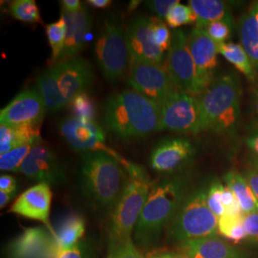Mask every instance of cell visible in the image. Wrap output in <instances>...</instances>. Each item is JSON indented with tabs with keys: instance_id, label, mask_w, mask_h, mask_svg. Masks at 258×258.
<instances>
[{
	"instance_id": "6da1fadb",
	"label": "cell",
	"mask_w": 258,
	"mask_h": 258,
	"mask_svg": "<svg viewBox=\"0 0 258 258\" xmlns=\"http://www.w3.org/2000/svg\"><path fill=\"white\" fill-rule=\"evenodd\" d=\"M105 128L122 141L146 138L159 131L160 106L135 90L109 97L102 110Z\"/></svg>"
},
{
	"instance_id": "7a4b0ae2",
	"label": "cell",
	"mask_w": 258,
	"mask_h": 258,
	"mask_svg": "<svg viewBox=\"0 0 258 258\" xmlns=\"http://www.w3.org/2000/svg\"><path fill=\"white\" fill-rule=\"evenodd\" d=\"M186 179L183 176L164 179L150 188L146 205L134 230L139 249L155 247L185 198Z\"/></svg>"
},
{
	"instance_id": "3957f363",
	"label": "cell",
	"mask_w": 258,
	"mask_h": 258,
	"mask_svg": "<svg viewBox=\"0 0 258 258\" xmlns=\"http://www.w3.org/2000/svg\"><path fill=\"white\" fill-rule=\"evenodd\" d=\"M80 183L83 195L97 211L112 212L128 179L124 167L104 152L82 153Z\"/></svg>"
},
{
	"instance_id": "277c9868",
	"label": "cell",
	"mask_w": 258,
	"mask_h": 258,
	"mask_svg": "<svg viewBox=\"0 0 258 258\" xmlns=\"http://www.w3.org/2000/svg\"><path fill=\"white\" fill-rule=\"evenodd\" d=\"M204 130L231 134L240 116V86L233 75L215 80L198 97Z\"/></svg>"
},
{
	"instance_id": "5b68a950",
	"label": "cell",
	"mask_w": 258,
	"mask_h": 258,
	"mask_svg": "<svg viewBox=\"0 0 258 258\" xmlns=\"http://www.w3.org/2000/svg\"><path fill=\"white\" fill-rule=\"evenodd\" d=\"M128 176L127 184L110 212L109 246L132 239V232L135 230L152 186L147 171L141 166Z\"/></svg>"
},
{
	"instance_id": "8992f818",
	"label": "cell",
	"mask_w": 258,
	"mask_h": 258,
	"mask_svg": "<svg viewBox=\"0 0 258 258\" xmlns=\"http://www.w3.org/2000/svg\"><path fill=\"white\" fill-rule=\"evenodd\" d=\"M207 195L208 189L200 187L185 196L168 226V236L171 241L183 244L219 233L218 218L210 210Z\"/></svg>"
},
{
	"instance_id": "52a82bcc",
	"label": "cell",
	"mask_w": 258,
	"mask_h": 258,
	"mask_svg": "<svg viewBox=\"0 0 258 258\" xmlns=\"http://www.w3.org/2000/svg\"><path fill=\"white\" fill-rule=\"evenodd\" d=\"M95 54L106 80L116 82L124 77L129 67L130 55L126 34L117 19L104 21L96 42Z\"/></svg>"
},
{
	"instance_id": "ba28073f",
	"label": "cell",
	"mask_w": 258,
	"mask_h": 258,
	"mask_svg": "<svg viewBox=\"0 0 258 258\" xmlns=\"http://www.w3.org/2000/svg\"><path fill=\"white\" fill-rule=\"evenodd\" d=\"M128 83L133 90L159 106L179 90L165 64L138 58H130Z\"/></svg>"
},
{
	"instance_id": "9c48e42d",
	"label": "cell",
	"mask_w": 258,
	"mask_h": 258,
	"mask_svg": "<svg viewBox=\"0 0 258 258\" xmlns=\"http://www.w3.org/2000/svg\"><path fill=\"white\" fill-rule=\"evenodd\" d=\"M159 130L181 133L204 131L198 98L181 90L170 95L160 105Z\"/></svg>"
},
{
	"instance_id": "30bf717a",
	"label": "cell",
	"mask_w": 258,
	"mask_h": 258,
	"mask_svg": "<svg viewBox=\"0 0 258 258\" xmlns=\"http://www.w3.org/2000/svg\"><path fill=\"white\" fill-rule=\"evenodd\" d=\"M59 130L67 144L81 154L86 152H104L115 158L125 170L133 165V163H130L105 145V134L96 121L82 120L71 116L59 123Z\"/></svg>"
},
{
	"instance_id": "8fae6325",
	"label": "cell",
	"mask_w": 258,
	"mask_h": 258,
	"mask_svg": "<svg viewBox=\"0 0 258 258\" xmlns=\"http://www.w3.org/2000/svg\"><path fill=\"white\" fill-rule=\"evenodd\" d=\"M164 64L179 90L194 97L202 94L196 66L188 48L187 37L182 30H177L173 33L171 45Z\"/></svg>"
},
{
	"instance_id": "7c38bea8",
	"label": "cell",
	"mask_w": 258,
	"mask_h": 258,
	"mask_svg": "<svg viewBox=\"0 0 258 258\" xmlns=\"http://www.w3.org/2000/svg\"><path fill=\"white\" fill-rule=\"evenodd\" d=\"M46 112V105L39 90L28 88L19 93L1 110L0 123L7 126L41 124Z\"/></svg>"
},
{
	"instance_id": "4fadbf2b",
	"label": "cell",
	"mask_w": 258,
	"mask_h": 258,
	"mask_svg": "<svg viewBox=\"0 0 258 258\" xmlns=\"http://www.w3.org/2000/svg\"><path fill=\"white\" fill-rule=\"evenodd\" d=\"M19 172L38 184L57 185L66 180L64 165L51 148L42 145L32 148Z\"/></svg>"
},
{
	"instance_id": "5bb4252c",
	"label": "cell",
	"mask_w": 258,
	"mask_h": 258,
	"mask_svg": "<svg viewBox=\"0 0 258 258\" xmlns=\"http://www.w3.org/2000/svg\"><path fill=\"white\" fill-rule=\"evenodd\" d=\"M187 43L203 93L214 80L213 74L217 66L218 44L208 35L206 30L198 28H194L187 37Z\"/></svg>"
},
{
	"instance_id": "9a60e30c",
	"label": "cell",
	"mask_w": 258,
	"mask_h": 258,
	"mask_svg": "<svg viewBox=\"0 0 258 258\" xmlns=\"http://www.w3.org/2000/svg\"><path fill=\"white\" fill-rule=\"evenodd\" d=\"M130 58H138L165 63L164 52L153 39V18L138 17L132 21L126 32Z\"/></svg>"
},
{
	"instance_id": "2e32d148",
	"label": "cell",
	"mask_w": 258,
	"mask_h": 258,
	"mask_svg": "<svg viewBox=\"0 0 258 258\" xmlns=\"http://www.w3.org/2000/svg\"><path fill=\"white\" fill-rule=\"evenodd\" d=\"M50 68L55 75L61 92L68 103H70L79 94L85 92V89L92 83L91 66L83 57L77 56L53 65Z\"/></svg>"
},
{
	"instance_id": "e0dca14e",
	"label": "cell",
	"mask_w": 258,
	"mask_h": 258,
	"mask_svg": "<svg viewBox=\"0 0 258 258\" xmlns=\"http://www.w3.org/2000/svg\"><path fill=\"white\" fill-rule=\"evenodd\" d=\"M52 190L49 184L39 183L20 194L13 204L11 212L29 219L42 222L54 236L49 214L52 203Z\"/></svg>"
},
{
	"instance_id": "ac0fdd59",
	"label": "cell",
	"mask_w": 258,
	"mask_h": 258,
	"mask_svg": "<svg viewBox=\"0 0 258 258\" xmlns=\"http://www.w3.org/2000/svg\"><path fill=\"white\" fill-rule=\"evenodd\" d=\"M56 253L53 234L43 228L25 230L8 249L9 258H55Z\"/></svg>"
},
{
	"instance_id": "d6986e66",
	"label": "cell",
	"mask_w": 258,
	"mask_h": 258,
	"mask_svg": "<svg viewBox=\"0 0 258 258\" xmlns=\"http://www.w3.org/2000/svg\"><path fill=\"white\" fill-rule=\"evenodd\" d=\"M194 148L185 138L164 140L158 144L149 157L150 166L158 172H172L194 155Z\"/></svg>"
},
{
	"instance_id": "ffe728a7",
	"label": "cell",
	"mask_w": 258,
	"mask_h": 258,
	"mask_svg": "<svg viewBox=\"0 0 258 258\" xmlns=\"http://www.w3.org/2000/svg\"><path fill=\"white\" fill-rule=\"evenodd\" d=\"M61 17L66 21V39L62 54L57 63L77 57L83 51L86 45L87 35L92 23L91 15L86 7L76 13L61 11Z\"/></svg>"
},
{
	"instance_id": "44dd1931",
	"label": "cell",
	"mask_w": 258,
	"mask_h": 258,
	"mask_svg": "<svg viewBox=\"0 0 258 258\" xmlns=\"http://www.w3.org/2000/svg\"><path fill=\"white\" fill-rule=\"evenodd\" d=\"M180 251L190 258H247L218 235L190 240L180 244Z\"/></svg>"
},
{
	"instance_id": "7402d4cb",
	"label": "cell",
	"mask_w": 258,
	"mask_h": 258,
	"mask_svg": "<svg viewBox=\"0 0 258 258\" xmlns=\"http://www.w3.org/2000/svg\"><path fill=\"white\" fill-rule=\"evenodd\" d=\"M41 124H23L18 126H0V155L6 154L25 145H41Z\"/></svg>"
},
{
	"instance_id": "603a6c76",
	"label": "cell",
	"mask_w": 258,
	"mask_h": 258,
	"mask_svg": "<svg viewBox=\"0 0 258 258\" xmlns=\"http://www.w3.org/2000/svg\"><path fill=\"white\" fill-rule=\"evenodd\" d=\"M188 3L197 17L195 28L206 30L210 24L217 21L226 22L232 26V16L227 2L220 0H190Z\"/></svg>"
},
{
	"instance_id": "cb8c5ba5",
	"label": "cell",
	"mask_w": 258,
	"mask_h": 258,
	"mask_svg": "<svg viewBox=\"0 0 258 258\" xmlns=\"http://www.w3.org/2000/svg\"><path fill=\"white\" fill-rule=\"evenodd\" d=\"M241 46L245 50L254 69H258V19L254 3L238 23Z\"/></svg>"
},
{
	"instance_id": "d4e9b609",
	"label": "cell",
	"mask_w": 258,
	"mask_h": 258,
	"mask_svg": "<svg viewBox=\"0 0 258 258\" xmlns=\"http://www.w3.org/2000/svg\"><path fill=\"white\" fill-rule=\"evenodd\" d=\"M85 231V222L79 214L67 215L54 229V239L57 250L74 247Z\"/></svg>"
},
{
	"instance_id": "484cf974",
	"label": "cell",
	"mask_w": 258,
	"mask_h": 258,
	"mask_svg": "<svg viewBox=\"0 0 258 258\" xmlns=\"http://www.w3.org/2000/svg\"><path fill=\"white\" fill-rule=\"evenodd\" d=\"M37 82V89L44 100L47 111L55 113L69 105L51 68L38 75Z\"/></svg>"
},
{
	"instance_id": "4316f807",
	"label": "cell",
	"mask_w": 258,
	"mask_h": 258,
	"mask_svg": "<svg viewBox=\"0 0 258 258\" xmlns=\"http://www.w3.org/2000/svg\"><path fill=\"white\" fill-rule=\"evenodd\" d=\"M227 185L237 196L240 207L244 214L258 212V202L252 194L245 177L235 170L229 171L224 176Z\"/></svg>"
},
{
	"instance_id": "83f0119b",
	"label": "cell",
	"mask_w": 258,
	"mask_h": 258,
	"mask_svg": "<svg viewBox=\"0 0 258 258\" xmlns=\"http://www.w3.org/2000/svg\"><path fill=\"white\" fill-rule=\"evenodd\" d=\"M218 53L236 67L241 73L249 79L254 77V67L241 44L224 42L218 44Z\"/></svg>"
},
{
	"instance_id": "f1b7e54d",
	"label": "cell",
	"mask_w": 258,
	"mask_h": 258,
	"mask_svg": "<svg viewBox=\"0 0 258 258\" xmlns=\"http://www.w3.org/2000/svg\"><path fill=\"white\" fill-rule=\"evenodd\" d=\"M46 36L49 44L52 49V55L50 64L51 66L56 64L62 54L66 39V21L63 17L54 23L46 26Z\"/></svg>"
},
{
	"instance_id": "f546056e",
	"label": "cell",
	"mask_w": 258,
	"mask_h": 258,
	"mask_svg": "<svg viewBox=\"0 0 258 258\" xmlns=\"http://www.w3.org/2000/svg\"><path fill=\"white\" fill-rule=\"evenodd\" d=\"M10 13L16 19L25 23H39L43 21L34 0H16L10 4Z\"/></svg>"
},
{
	"instance_id": "4dcf8cb0",
	"label": "cell",
	"mask_w": 258,
	"mask_h": 258,
	"mask_svg": "<svg viewBox=\"0 0 258 258\" xmlns=\"http://www.w3.org/2000/svg\"><path fill=\"white\" fill-rule=\"evenodd\" d=\"M243 216H230L224 214L218 219V232L226 238L239 243L247 237L243 227Z\"/></svg>"
},
{
	"instance_id": "1f68e13d",
	"label": "cell",
	"mask_w": 258,
	"mask_h": 258,
	"mask_svg": "<svg viewBox=\"0 0 258 258\" xmlns=\"http://www.w3.org/2000/svg\"><path fill=\"white\" fill-rule=\"evenodd\" d=\"M72 116L82 120L95 121L97 115L96 104L92 98L86 92L81 93L76 96L69 103Z\"/></svg>"
},
{
	"instance_id": "d6a6232c",
	"label": "cell",
	"mask_w": 258,
	"mask_h": 258,
	"mask_svg": "<svg viewBox=\"0 0 258 258\" xmlns=\"http://www.w3.org/2000/svg\"><path fill=\"white\" fill-rule=\"evenodd\" d=\"M35 145H25L16 148L6 154L0 155V169L2 171H19L23 162L27 158Z\"/></svg>"
},
{
	"instance_id": "836d02e7",
	"label": "cell",
	"mask_w": 258,
	"mask_h": 258,
	"mask_svg": "<svg viewBox=\"0 0 258 258\" xmlns=\"http://www.w3.org/2000/svg\"><path fill=\"white\" fill-rule=\"evenodd\" d=\"M166 20L169 27L175 29L183 25L196 23L197 17L189 5H183L179 3L169 11Z\"/></svg>"
},
{
	"instance_id": "e575fe53",
	"label": "cell",
	"mask_w": 258,
	"mask_h": 258,
	"mask_svg": "<svg viewBox=\"0 0 258 258\" xmlns=\"http://www.w3.org/2000/svg\"><path fill=\"white\" fill-rule=\"evenodd\" d=\"M223 189H224V185L222 184L221 182L214 181L208 188V195H207L208 206L218 219L225 214V208L222 203Z\"/></svg>"
},
{
	"instance_id": "d590c367",
	"label": "cell",
	"mask_w": 258,
	"mask_h": 258,
	"mask_svg": "<svg viewBox=\"0 0 258 258\" xmlns=\"http://www.w3.org/2000/svg\"><path fill=\"white\" fill-rule=\"evenodd\" d=\"M107 258H147L135 245L133 239L109 246Z\"/></svg>"
},
{
	"instance_id": "8d00e7d4",
	"label": "cell",
	"mask_w": 258,
	"mask_h": 258,
	"mask_svg": "<svg viewBox=\"0 0 258 258\" xmlns=\"http://www.w3.org/2000/svg\"><path fill=\"white\" fill-rule=\"evenodd\" d=\"M153 39L157 46L163 52H166L171 45L172 35L162 19L153 18Z\"/></svg>"
},
{
	"instance_id": "74e56055",
	"label": "cell",
	"mask_w": 258,
	"mask_h": 258,
	"mask_svg": "<svg viewBox=\"0 0 258 258\" xmlns=\"http://www.w3.org/2000/svg\"><path fill=\"white\" fill-rule=\"evenodd\" d=\"M231 28L230 24L222 21L213 22L206 28V32L212 39L217 43H224L231 36Z\"/></svg>"
},
{
	"instance_id": "f35d334b",
	"label": "cell",
	"mask_w": 258,
	"mask_h": 258,
	"mask_svg": "<svg viewBox=\"0 0 258 258\" xmlns=\"http://www.w3.org/2000/svg\"><path fill=\"white\" fill-rule=\"evenodd\" d=\"M146 6L150 10L157 19H166L169 11L180 3L178 0H150L146 1Z\"/></svg>"
},
{
	"instance_id": "ab89813d",
	"label": "cell",
	"mask_w": 258,
	"mask_h": 258,
	"mask_svg": "<svg viewBox=\"0 0 258 258\" xmlns=\"http://www.w3.org/2000/svg\"><path fill=\"white\" fill-rule=\"evenodd\" d=\"M55 258H91L86 245L80 241L74 247L57 250Z\"/></svg>"
},
{
	"instance_id": "60d3db41",
	"label": "cell",
	"mask_w": 258,
	"mask_h": 258,
	"mask_svg": "<svg viewBox=\"0 0 258 258\" xmlns=\"http://www.w3.org/2000/svg\"><path fill=\"white\" fill-rule=\"evenodd\" d=\"M243 227L247 233V237L258 243V212L243 215Z\"/></svg>"
},
{
	"instance_id": "b9f144b4",
	"label": "cell",
	"mask_w": 258,
	"mask_h": 258,
	"mask_svg": "<svg viewBox=\"0 0 258 258\" xmlns=\"http://www.w3.org/2000/svg\"><path fill=\"white\" fill-rule=\"evenodd\" d=\"M244 177L248 182L249 187L258 202V170H256L254 167L249 168L245 172Z\"/></svg>"
},
{
	"instance_id": "7bdbcfd3",
	"label": "cell",
	"mask_w": 258,
	"mask_h": 258,
	"mask_svg": "<svg viewBox=\"0 0 258 258\" xmlns=\"http://www.w3.org/2000/svg\"><path fill=\"white\" fill-rule=\"evenodd\" d=\"M0 191L4 192H17V180L15 177L7 174H2L0 177Z\"/></svg>"
},
{
	"instance_id": "ee69618b",
	"label": "cell",
	"mask_w": 258,
	"mask_h": 258,
	"mask_svg": "<svg viewBox=\"0 0 258 258\" xmlns=\"http://www.w3.org/2000/svg\"><path fill=\"white\" fill-rule=\"evenodd\" d=\"M60 3L62 11L68 13H76L83 8V4L80 0H62Z\"/></svg>"
},
{
	"instance_id": "f6af8a7d",
	"label": "cell",
	"mask_w": 258,
	"mask_h": 258,
	"mask_svg": "<svg viewBox=\"0 0 258 258\" xmlns=\"http://www.w3.org/2000/svg\"><path fill=\"white\" fill-rule=\"evenodd\" d=\"M88 5L98 9H106L111 5L110 0H88Z\"/></svg>"
},
{
	"instance_id": "bcb514c9",
	"label": "cell",
	"mask_w": 258,
	"mask_h": 258,
	"mask_svg": "<svg viewBox=\"0 0 258 258\" xmlns=\"http://www.w3.org/2000/svg\"><path fill=\"white\" fill-rule=\"evenodd\" d=\"M16 194L17 192L9 194V192L0 191V207H1V209H3L6 205H8L12 201V199L16 196Z\"/></svg>"
},
{
	"instance_id": "7dc6e473",
	"label": "cell",
	"mask_w": 258,
	"mask_h": 258,
	"mask_svg": "<svg viewBox=\"0 0 258 258\" xmlns=\"http://www.w3.org/2000/svg\"><path fill=\"white\" fill-rule=\"evenodd\" d=\"M248 145H249V148L251 149V151H253L258 158V135L249 139Z\"/></svg>"
},
{
	"instance_id": "c3c4849f",
	"label": "cell",
	"mask_w": 258,
	"mask_h": 258,
	"mask_svg": "<svg viewBox=\"0 0 258 258\" xmlns=\"http://www.w3.org/2000/svg\"><path fill=\"white\" fill-rule=\"evenodd\" d=\"M148 258H171V252H163V253H156L151 255Z\"/></svg>"
},
{
	"instance_id": "681fc988",
	"label": "cell",
	"mask_w": 258,
	"mask_h": 258,
	"mask_svg": "<svg viewBox=\"0 0 258 258\" xmlns=\"http://www.w3.org/2000/svg\"><path fill=\"white\" fill-rule=\"evenodd\" d=\"M141 1H131L130 4H129V11H133V10L136 9L140 5Z\"/></svg>"
},
{
	"instance_id": "f907efd6",
	"label": "cell",
	"mask_w": 258,
	"mask_h": 258,
	"mask_svg": "<svg viewBox=\"0 0 258 258\" xmlns=\"http://www.w3.org/2000/svg\"><path fill=\"white\" fill-rule=\"evenodd\" d=\"M171 258H190L182 252H171Z\"/></svg>"
},
{
	"instance_id": "816d5d0a",
	"label": "cell",
	"mask_w": 258,
	"mask_h": 258,
	"mask_svg": "<svg viewBox=\"0 0 258 258\" xmlns=\"http://www.w3.org/2000/svg\"><path fill=\"white\" fill-rule=\"evenodd\" d=\"M253 167L258 170V159H256L255 161H254V163H253Z\"/></svg>"
},
{
	"instance_id": "f5cc1de1",
	"label": "cell",
	"mask_w": 258,
	"mask_h": 258,
	"mask_svg": "<svg viewBox=\"0 0 258 258\" xmlns=\"http://www.w3.org/2000/svg\"><path fill=\"white\" fill-rule=\"evenodd\" d=\"M254 6H255V11H256V18L258 19V2H254Z\"/></svg>"
},
{
	"instance_id": "db71d44e",
	"label": "cell",
	"mask_w": 258,
	"mask_h": 258,
	"mask_svg": "<svg viewBox=\"0 0 258 258\" xmlns=\"http://www.w3.org/2000/svg\"><path fill=\"white\" fill-rule=\"evenodd\" d=\"M257 108H258V105H257Z\"/></svg>"
},
{
	"instance_id": "11a10c76",
	"label": "cell",
	"mask_w": 258,
	"mask_h": 258,
	"mask_svg": "<svg viewBox=\"0 0 258 258\" xmlns=\"http://www.w3.org/2000/svg\"><path fill=\"white\" fill-rule=\"evenodd\" d=\"M257 159H258V158H257Z\"/></svg>"
}]
</instances>
